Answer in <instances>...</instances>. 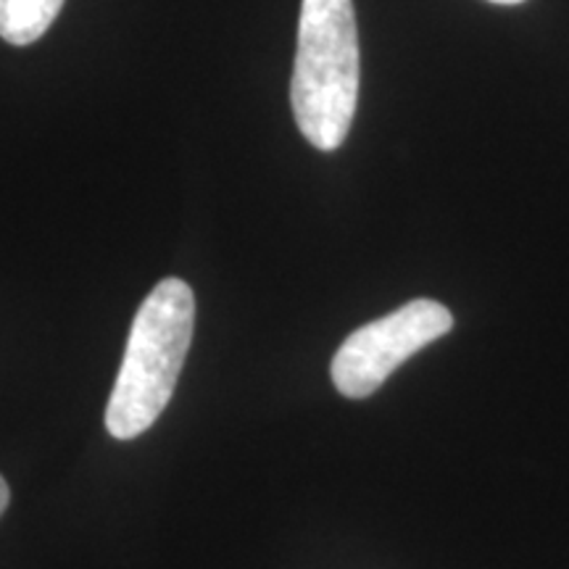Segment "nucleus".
<instances>
[{"label": "nucleus", "instance_id": "nucleus-1", "mask_svg": "<svg viewBox=\"0 0 569 569\" xmlns=\"http://www.w3.org/2000/svg\"><path fill=\"white\" fill-rule=\"evenodd\" d=\"M359 30L353 0H303L290 103L317 151H338L359 101Z\"/></svg>", "mask_w": 569, "mask_h": 569}, {"label": "nucleus", "instance_id": "nucleus-2", "mask_svg": "<svg viewBox=\"0 0 569 569\" xmlns=\"http://www.w3.org/2000/svg\"><path fill=\"white\" fill-rule=\"evenodd\" d=\"M193 325L196 296L190 284L177 277L161 280L142 301L106 409V427L113 438L142 436L172 401L193 340Z\"/></svg>", "mask_w": 569, "mask_h": 569}, {"label": "nucleus", "instance_id": "nucleus-3", "mask_svg": "<svg viewBox=\"0 0 569 569\" xmlns=\"http://www.w3.org/2000/svg\"><path fill=\"white\" fill-rule=\"evenodd\" d=\"M451 327L453 317L443 303L430 298L409 301L343 340L332 359V382L346 398L372 396L403 361L451 332Z\"/></svg>", "mask_w": 569, "mask_h": 569}, {"label": "nucleus", "instance_id": "nucleus-4", "mask_svg": "<svg viewBox=\"0 0 569 569\" xmlns=\"http://www.w3.org/2000/svg\"><path fill=\"white\" fill-rule=\"evenodd\" d=\"M63 0H0V38L11 46H30L51 30Z\"/></svg>", "mask_w": 569, "mask_h": 569}, {"label": "nucleus", "instance_id": "nucleus-5", "mask_svg": "<svg viewBox=\"0 0 569 569\" xmlns=\"http://www.w3.org/2000/svg\"><path fill=\"white\" fill-rule=\"evenodd\" d=\"M6 507H9V486H6L3 475H0V517H3Z\"/></svg>", "mask_w": 569, "mask_h": 569}, {"label": "nucleus", "instance_id": "nucleus-6", "mask_svg": "<svg viewBox=\"0 0 569 569\" xmlns=\"http://www.w3.org/2000/svg\"><path fill=\"white\" fill-rule=\"evenodd\" d=\"M490 3H498V6H517V3H525V0H490Z\"/></svg>", "mask_w": 569, "mask_h": 569}]
</instances>
